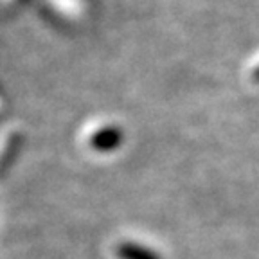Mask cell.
Segmentation results:
<instances>
[{
    "mask_svg": "<svg viewBox=\"0 0 259 259\" xmlns=\"http://www.w3.org/2000/svg\"><path fill=\"white\" fill-rule=\"evenodd\" d=\"M117 254L121 259H162L160 254L139 243H122Z\"/></svg>",
    "mask_w": 259,
    "mask_h": 259,
    "instance_id": "6da1fadb",
    "label": "cell"
},
{
    "mask_svg": "<svg viewBox=\"0 0 259 259\" xmlns=\"http://www.w3.org/2000/svg\"><path fill=\"white\" fill-rule=\"evenodd\" d=\"M122 141V134L119 128H108L105 132L99 134L97 137V146L103 148V150H112V148H117Z\"/></svg>",
    "mask_w": 259,
    "mask_h": 259,
    "instance_id": "7a4b0ae2",
    "label": "cell"
},
{
    "mask_svg": "<svg viewBox=\"0 0 259 259\" xmlns=\"http://www.w3.org/2000/svg\"><path fill=\"white\" fill-rule=\"evenodd\" d=\"M252 81L259 85V65L257 67H254V70H252Z\"/></svg>",
    "mask_w": 259,
    "mask_h": 259,
    "instance_id": "3957f363",
    "label": "cell"
}]
</instances>
